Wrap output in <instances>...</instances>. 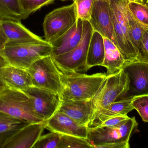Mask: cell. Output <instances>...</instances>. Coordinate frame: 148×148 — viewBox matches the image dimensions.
Listing matches in <instances>:
<instances>
[{
  "mask_svg": "<svg viewBox=\"0 0 148 148\" xmlns=\"http://www.w3.org/2000/svg\"><path fill=\"white\" fill-rule=\"evenodd\" d=\"M62 1H66V0H62Z\"/></svg>",
  "mask_w": 148,
  "mask_h": 148,
  "instance_id": "f35d334b",
  "label": "cell"
},
{
  "mask_svg": "<svg viewBox=\"0 0 148 148\" xmlns=\"http://www.w3.org/2000/svg\"><path fill=\"white\" fill-rule=\"evenodd\" d=\"M89 22L94 30L112 41L117 47L110 15L109 0H95Z\"/></svg>",
  "mask_w": 148,
  "mask_h": 148,
  "instance_id": "7c38bea8",
  "label": "cell"
},
{
  "mask_svg": "<svg viewBox=\"0 0 148 148\" xmlns=\"http://www.w3.org/2000/svg\"><path fill=\"white\" fill-rule=\"evenodd\" d=\"M122 70L130 80L128 90L122 99L148 95V61L136 60L126 62Z\"/></svg>",
  "mask_w": 148,
  "mask_h": 148,
  "instance_id": "8fae6325",
  "label": "cell"
},
{
  "mask_svg": "<svg viewBox=\"0 0 148 148\" xmlns=\"http://www.w3.org/2000/svg\"><path fill=\"white\" fill-rule=\"evenodd\" d=\"M127 15L130 38L133 46L138 52V60L147 61L142 40L144 33L148 29V27L136 19L128 8V7Z\"/></svg>",
  "mask_w": 148,
  "mask_h": 148,
  "instance_id": "44dd1931",
  "label": "cell"
},
{
  "mask_svg": "<svg viewBox=\"0 0 148 148\" xmlns=\"http://www.w3.org/2000/svg\"><path fill=\"white\" fill-rule=\"evenodd\" d=\"M133 1H136L139 2L143 3V0H133Z\"/></svg>",
  "mask_w": 148,
  "mask_h": 148,
  "instance_id": "d590c367",
  "label": "cell"
},
{
  "mask_svg": "<svg viewBox=\"0 0 148 148\" xmlns=\"http://www.w3.org/2000/svg\"><path fill=\"white\" fill-rule=\"evenodd\" d=\"M88 127L77 123L65 114L58 111L46 121L45 129L61 135L88 139Z\"/></svg>",
  "mask_w": 148,
  "mask_h": 148,
  "instance_id": "5bb4252c",
  "label": "cell"
},
{
  "mask_svg": "<svg viewBox=\"0 0 148 148\" xmlns=\"http://www.w3.org/2000/svg\"><path fill=\"white\" fill-rule=\"evenodd\" d=\"M129 0H109L110 13L117 47L126 62L138 60V54L132 44L127 18Z\"/></svg>",
  "mask_w": 148,
  "mask_h": 148,
  "instance_id": "5b68a950",
  "label": "cell"
},
{
  "mask_svg": "<svg viewBox=\"0 0 148 148\" xmlns=\"http://www.w3.org/2000/svg\"><path fill=\"white\" fill-rule=\"evenodd\" d=\"M16 41L47 42L29 30L21 21L0 19V46L1 48L7 43Z\"/></svg>",
  "mask_w": 148,
  "mask_h": 148,
  "instance_id": "4fadbf2b",
  "label": "cell"
},
{
  "mask_svg": "<svg viewBox=\"0 0 148 148\" xmlns=\"http://www.w3.org/2000/svg\"><path fill=\"white\" fill-rule=\"evenodd\" d=\"M129 118L130 117L127 115L115 116V117L109 118L101 122L95 123H93L91 126L89 127H94L99 128L115 127V126L121 125Z\"/></svg>",
  "mask_w": 148,
  "mask_h": 148,
  "instance_id": "4dcf8cb0",
  "label": "cell"
},
{
  "mask_svg": "<svg viewBox=\"0 0 148 148\" xmlns=\"http://www.w3.org/2000/svg\"><path fill=\"white\" fill-rule=\"evenodd\" d=\"M0 111L29 123L45 122L36 114L26 93L3 84L0 86Z\"/></svg>",
  "mask_w": 148,
  "mask_h": 148,
  "instance_id": "277c9868",
  "label": "cell"
},
{
  "mask_svg": "<svg viewBox=\"0 0 148 148\" xmlns=\"http://www.w3.org/2000/svg\"><path fill=\"white\" fill-rule=\"evenodd\" d=\"M61 135L51 132L41 136L33 148H57Z\"/></svg>",
  "mask_w": 148,
  "mask_h": 148,
  "instance_id": "83f0119b",
  "label": "cell"
},
{
  "mask_svg": "<svg viewBox=\"0 0 148 148\" xmlns=\"http://www.w3.org/2000/svg\"><path fill=\"white\" fill-rule=\"evenodd\" d=\"M148 1V0H143V3H145L146 1Z\"/></svg>",
  "mask_w": 148,
  "mask_h": 148,
  "instance_id": "74e56055",
  "label": "cell"
},
{
  "mask_svg": "<svg viewBox=\"0 0 148 148\" xmlns=\"http://www.w3.org/2000/svg\"><path fill=\"white\" fill-rule=\"evenodd\" d=\"M82 32V20L78 18L67 31L50 43L53 47L51 55L55 57L73 50L80 42Z\"/></svg>",
  "mask_w": 148,
  "mask_h": 148,
  "instance_id": "ac0fdd59",
  "label": "cell"
},
{
  "mask_svg": "<svg viewBox=\"0 0 148 148\" xmlns=\"http://www.w3.org/2000/svg\"><path fill=\"white\" fill-rule=\"evenodd\" d=\"M142 43L144 50L146 61H148V29L145 31L143 34Z\"/></svg>",
  "mask_w": 148,
  "mask_h": 148,
  "instance_id": "d6a6232c",
  "label": "cell"
},
{
  "mask_svg": "<svg viewBox=\"0 0 148 148\" xmlns=\"http://www.w3.org/2000/svg\"><path fill=\"white\" fill-rule=\"evenodd\" d=\"M83 32L79 43L69 52L53 57L60 71L63 73H86V59L90 41L94 31L88 21H82Z\"/></svg>",
  "mask_w": 148,
  "mask_h": 148,
  "instance_id": "8992f818",
  "label": "cell"
},
{
  "mask_svg": "<svg viewBox=\"0 0 148 148\" xmlns=\"http://www.w3.org/2000/svg\"><path fill=\"white\" fill-rule=\"evenodd\" d=\"M23 92L32 101L36 114L44 121H47L59 110L62 101L58 94L34 86Z\"/></svg>",
  "mask_w": 148,
  "mask_h": 148,
  "instance_id": "30bf717a",
  "label": "cell"
},
{
  "mask_svg": "<svg viewBox=\"0 0 148 148\" xmlns=\"http://www.w3.org/2000/svg\"><path fill=\"white\" fill-rule=\"evenodd\" d=\"M137 125L135 117H133L115 127H88V140L94 148L105 143L129 142L132 132Z\"/></svg>",
  "mask_w": 148,
  "mask_h": 148,
  "instance_id": "9c48e42d",
  "label": "cell"
},
{
  "mask_svg": "<svg viewBox=\"0 0 148 148\" xmlns=\"http://www.w3.org/2000/svg\"><path fill=\"white\" fill-rule=\"evenodd\" d=\"M0 50H1V47H0ZM7 64L5 61H4L3 59L0 56V67H1L2 66H3V65H5V64ZM2 85V84L1 82V79H0V86Z\"/></svg>",
  "mask_w": 148,
  "mask_h": 148,
  "instance_id": "e575fe53",
  "label": "cell"
},
{
  "mask_svg": "<svg viewBox=\"0 0 148 148\" xmlns=\"http://www.w3.org/2000/svg\"><path fill=\"white\" fill-rule=\"evenodd\" d=\"M104 58L103 37L94 30L90 41L86 59L87 70L95 66H102Z\"/></svg>",
  "mask_w": 148,
  "mask_h": 148,
  "instance_id": "ffe728a7",
  "label": "cell"
},
{
  "mask_svg": "<svg viewBox=\"0 0 148 148\" xmlns=\"http://www.w3.org/2000/svg\"><path fill=\"white\" fill-rule=\"evenodd\" d=\"M96 148H130L129 142H117L105 143L96 147Z\"/></svg>",
  "mask_w": 148,
  "mask_h": 148,
  "instance_id": "1f68e13d",
  "label": "cell"
},
{
  "mask_svg": "<svg viewBox=\"0 0 148 148\" xmlns=\"http://www.w3.org/2000/svg\"><path fill=\"white\" fill-rule=\"evenodd\" d=\"M22 11L23 20L28 17L44 6L53 2L55 0H19Z\"/></svg>",
  "mask_w": 148,
  "mask_h": 148,
  "instance_id": "484cf974",
  "label": "cell"
},
{
  "mask_svg": "<svg viewBox=\"0 0 148 148\" xmlns=\"http://www.w3.org/2000/svg\"><path fill=\"white\" fill-rule=\"evenodd\" d=\"M52 49L47 42H9L0 50V56L7 64L27 70L35 62L50 55Z\"/></svg>",
  "mask_w": 148,
  "mask_h": 148,
  "instance_id": "6da1fadb",
  "label": "cell"
},
{
  "mask_svg": "<svg viewBox=\"0 0 148 148\" xmlns=\"http://www.w3.org/2000/svg\"><path fill=\"white\" fill-rule=\"evenodd\" d=\"M58 111L79 124L88 126L92 115L91 100L62 101Z\"/></svg>",
  "mask_w": 148,
  "mask_h": 148,
  "instance_id": "e0dca14e",
  "label": "cell"
},
{
  "mask_svg": "<svg viewBox=\"0 0 148 148\" xmlns=\"http://www.w3.org/2000/svg\"><path fill=\"white\" fill-rule=\"evenodd\" d=\"M2 84L16 90L24 91L33 86L27 70L6 64L0 67Z\"/></svg>",
  "mask_w": 148,
  "mask_h": 148,
  "instance_id": "2e32d148",
  "label": "cell"
},
{
  "mask_svg": "<svg viewBox=\"0 0 148 148\" xmlns=\"http://www.w3.org/2000/svg\"><path fill=\"white\" fill-rule=\"evenodd\" d=\"M133 98H123L112 103L101 111L97 119L93 123L101 122L111 117L127 115L134 109L132 103Z\"/></svg>",
  "mask_w": 148,
  "mask_h": 148,
  "instance_id": "7402d4cb",
  "label": "cell"
},
{
  "mask_svg": "<svg viewBox=\"0 0 148 148\" xmlns=\"http://www.w3.org/2000/svg\"><path fill=\"white\" fill-rule=\"evenodd\" d=\"M130 80L122 69L108 75L100 88L91 100L92 115L88 126L97 119L100 112L112 103L121 100L128 90Z\"/></svg>",
  "mask_w": 148,
  "mask_h": 148,
  "instance_id": "3957f363",
  "label": "cell"
},
{
  "mask_svg": "<svg viewBox=\"0 0 148 148\" xmlns=\"http://www.w3.org/2000/svg\"><path fill=\"white\" fill-rule=\"evenodd\" d=\"M103 40L104 58L102 66L107 69V75L112 74L121 70L126 62L120 50L112 41L105 37Z\"/></svg>",
  "mask_w": 148,
  "mask_h": 148,
  "instance_id": "d6986e66",
  "label": "cell"
},
{
  "mask_svg": "<svg viewBox=\"0 0 148 148\" xmlns=\"http://www.w3.org/2000/svg\"><path fill=\"white\" fill-rule=\"evenodd\" d=\"M127 7L136 19L148 27V7L145 3L129 0Z\"/></svg>",
  "mask_w": 148,
  "mask_h": 148,
  "instance_id": "4316f807",
  "label": "cell"
},
{
  "mask_svg": "<svg viewBox=\"0 0 148 148\" xmlns=\"http://www.w3.org/2000/svg\"><path fill=\"white\" fill-rule=\"evenodd\" d=\"M132 103L134 109L138 112L143 120L148 122V95L135 96Z\"/></svg>",
  "mask_w": 148,
  "mask_h": 148,
  "instance_id": "f546056e",
  "label": "cell"
},
{
  "mask_svg": "<svg viewBox=\"0 0 148 148\" xmlns=\"http://www.w3.org/2000/svg\"><path fill=\"white\" fill-rule=\"evenodd\" d=\"M29 123L0 111V134L19 130Z\"/></svg>",
  "mask_w": 148,
  "mask_h": 148,
  "instance_id": "cb8c5ba5",
  "label": "cell"
},
{
  "mask_svg": "<svg viewBox=\"0 0 148 148\" xmlns=\"http://www.w3.org/2000/svg\"><path fill=\"white\" fill-rule=\"evenodd\" d=\"M88 140L73 136L61 135L57 148H93Z\"/></svg>",
  "mask_w": 148,
  "mask_h": 148,
  "instance_id": "d4e9b609",
  "label": "cell"
},
{
  "mask_svg": "<svg viewBox=\"0 0 148 148\" xmlns=\"http://www.w3.org/2000/svg\"><path fill=\"white\" fill-rule=\"evenodd\" d=\"M144 3H145V4H146V5H147V6L148 7V1H147L146 2Z\"/></svg>",
  "mask_w": 148,
  "mask_h": 148,
  "instance_id": "8d00e7d4",
  "label": "cell"
},
{
  "mask_svg": "<svg viewBox=\"0 0 148 148\" xmlns=\"http://www.w3.org/2000/svg\"><path fill=\"white\" fill-rule=\"evenodd\" d=\"M76 4L77 18L89 21L95 0H73Z\"/></svg>",
  "mask_w": 148,
  "mask_h": 148,
  "instance_id": "f1b7e54d",
  "label": "cell"
},
{
  "mask_svg": "<svg viewBox=\"0 0 148 148\" xmlns=\"http://www.w3.org/2000/svg\"><path fill=\"white\" fill-rule=\"evenodd\" d=\"M46 121L30 123L8 138L2 148H33L45 129Z\"/></svg>",
  "mask_w": 148,
  "mask_h": 148,
  "instance_id": "9a60e30c",
  "label": "cell"
},
{
  "mask_svg": "<svg viewBox=\"0 0 148 148\" xmlns=\"http://www.w3.org/2000/svg\"><path fill=\"white\" fill-rule=\"evenodd\" d=\"M61 73L63 84L60 95L62 101L91 100L108 75L106 73H102L90 75Z\"/></svg>",
  "mask_w": 148,
  "mask_h": 148,
  "instance_id": "7a4b0ae2",
  "label": "cell"
},
{
  "mask_svg": "<svg viewBox=\"0 0 148 148\" xmlns=\"http://www.w3.org/2000/svg\"><path fill=\"white\" fill-rule=\"evenodd\" d=\"M17 131L18 130L0 134V148H2L3 146L4 145L6 140Z\"/></svg>",
  "mask_w": 148,
  "mask_h": 148,
  "instance_id": "836d02e7",
  "label": "cell"
},
{
  "mask_svg": "<svg viewBox=\"0 0 148 148\" xmlns=\"http://www.w3.org/2000/svg\"><path fill=\"white\" fill-rule=\"evenodd\" d=\"M70 5L55 9L44 18L43 31L45 41L51 43L67 31L77 19L76 4L75 1Z\"/></svg>",
  "mask_w": 148,
  "mask_h": 148,
  "instance_id": "ba28073f",
  "label": "cell"
},
{
  "mask_svg": "<svg viewBox=\"0 0 148 148\" xmlns=\"http://www.w3.org/2000/svg\"><path fill=\"white\" fill-rule=\"evenodd\" d=\"M0 19L19 21L23 20L19 0H0Z\"/></svg>",
  "mask_w": 148,
  "mask_h": 148,
  "instance_id": "603a6c76",
  "label": "cell"
},
{
  "mask_svg": "<svg viewBox=\"0 0 148 148\" xmlns=\"http://www.w3.org/2000/svg\"><path fill=\"white\" fill-rule=\"evenodd\" d=\"M27 70L33 86L49 90L60 96L63 89L61 73L51 55L35 62Z\"/></svg>",
  "mask_w": 148,
  "mask_h": 148,
  "instance_id": "52a82bcc",
  "label": "cell"
}]
</instances>
